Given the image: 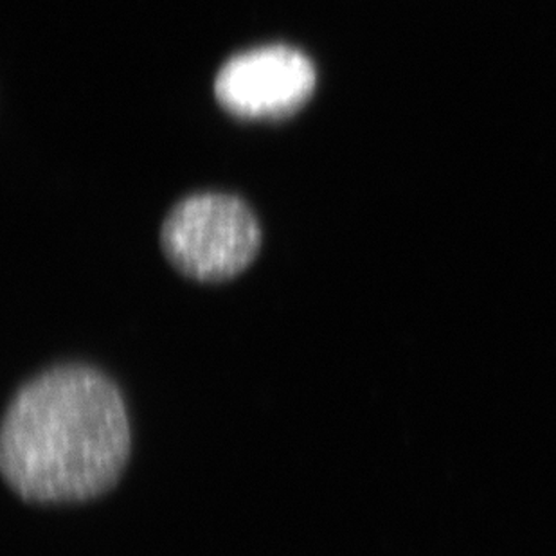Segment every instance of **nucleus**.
Segmentation results:
<instances>
[{
    "label": "nucleus",
    "mask_w": 556,
    "mask_h": 556,
    "mask_svg": "<svg viewBox=\"0 0 556 556\" xmlns=\"http://www.w3.org/2000/svg\"><path fill=\"white\" fill-rule=\"evenodd\" d=\"M130 441L116 383L100 369L62 364L13 394L0 429V472L27 503H84L116 486Z\"/></svg>",
    "instance_id": "nucleus-1"
},
{
    "label": "nucleus",
    "mask_w": 556,
    "mask_h": 556,
    "mask_svg": "<svg viewBox=\"0 0 556 556\" xmlns=\"http://www.w3.org/2000/svg\"><path fill=\"white\" fill-rule=\"evenodd\" d=\"M260 248V222L235 194H189L169 210L161 227L166 260L200 283L237 278L256 260Z\"/></svg>",
    "instance_id": "nucleus-2"
},
{
    "label": "nucleus",
    "mask_w": 556,
    "mask_h": 556,
    "mask_svg": "<svg viewBox=\"0 0 556 556\" xmlns=\"http://www.w3.org/2000/svg\"><path fill=\"white\" fill-rule=\"evenodd\" d=\"M315 85V65L303 51L273 43L227 60L216 73L215 96L232 116L278 122L300 112Z\"/></svg>",
    "instance_id": "nucleus-3"
}]
</instances>
